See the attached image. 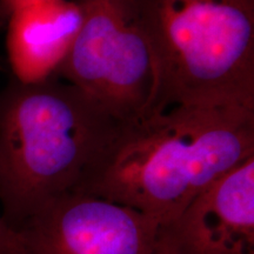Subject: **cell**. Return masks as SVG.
Returning <instances> with one entry per match:
<instances>
[{
	"mask_svg": "<svg viewBox=\"0 0 254 254\" xmlns=\"http://www.w3.org/2000/svg\"><path fill=\"white\" fill-rule=\"evenodd\" d=\"M161 228L136 209L72 192L47 202L17 232L23 254H160Z\"/></svg>",
	"mask_w": 254,
	"mask_h": 254,
	"instance_id": "5b68a950",
	"label": "cell"
},
{
	"mask_svg": "<svg viewBox=\"0 0 254 254\" xmlns=\"http://www.w3.org/2000/svg\"><path fill=\"white\" fill-rule=\"evenodd\" d=\"M160 254H163V253H161V251H160Z\"/></svg>",
	"mask_w": 254,
	"mask_h": 254,
	"instance_id": "30bf717a",
	"label": "cell"
},
{
	"mask_svg": "<svg viewBox=\"0 0 254 254\" xmlns=\"http://www.w3.org/2000/svg\"><path fill=\"white\" fill-rule=\"evenodd\" d=\"M120 124L57 75L9 82L0 92V212L9 226L77 192Z\"/></svg>",
	"mask_w": 254,
	"mask_h": 254,
	"instance_id": "7a4b0ae2",
	"label": "cell"
},
{
	"mask_svg": "<svg viewBox=\"0 0 254 254\" xmlns=\"http://www.w3.org/2000/svg\"><path fill=\"white\" fill-rule=\"evenodd\" d=\"M75 0H47L17 9L6 21V49L15 80L34 84L56 77L81 25Z\"/></svg>",
	"mask_w": 254,
	"mask_h": 254,
	"instance_id": "52a82bcc",
	"label": "cell"
},
{
	"mask_svg": "<svg viewBox=\"0 0 254 254\" xmlns=\"http://www.w3.org/2000/svg\"><path fill=\"white\" fill-rule=\"evenodd\" d=\"M254 155V107L180 105L122 123L77 192L167 226L195 196Z\"/></svg>",
	"mask_w": 254,
	"mask_h": 254,
	"instance_id": "6da1fadb",
	"label": "cell"
},
{
	"mask_svg": "<svg viewBox=\"0 0 254 254\" xmlns=\"http://www.w3.org/2000/svg\"><path fill=\"white\" fill-rule=\"evenodd\" d=\"M81 25L57 77L120 123L150 116L158 71L139 0H75Z\"/></svg>",
	"mask_w": 254,
	"mask_h": 254,
	"instance_id": "277c9868",
	"label": "cell"
},
{
	"mask_svg": "<svg viewBox=\"0 0 254 254\" xmlns=\"http://www.w3.org/2000/svg\"><path fill=\"white\" fill-rule=\"evenodd\" d=\"M41 1L47 0H0V25H5L9 15L17 9Z\"/></svg>",
	"mask_w": 254,
	"mask_h": 254,
	"instance_id": "9c48e42d",
	"label": "cell"
},
{
	"mask_svg": "<svg viewBox=\"0 0 254 254\" xmlns=\"http://www.w3.org/2000/svg\"><path fill=\"white\" fill-rule=\"evenodd\" d=\"M139 1L158 71L152 113L180 105L254 107V0Z\"/></svg>",
	"mask_w": 254,
	"mask_h": 254,
	"instance_id": "3957f363",
	"label": "cell"
},
{
	"mask_svg": "<svg viewBox=\"0 0 254 254\" xmlns=\"http://www.w3.org/2000/svg\"><path fill=\"white\" fill-rule=\"evenodd\" d=\"M0 254H23L21 238L2 217L0 212Z\"/></svg>",
	"mask_w": 254,
	"mask_h": 254,
	"instance_id": "ba28073f",
	"label": "cell"
},
{
	"mask_svg": "<svg viewBox=\"0 0 254 254\" xmlns=\"http://www.w3.org/2000/svg\"><path fill=\"white\" fill-rule=\"evenodd\" d=\"M163 254H254V155L161 228Z\"/></svg>",
	"mask_w": 254,
	"mask_h": 254,
	"instance_id": "8992f818",
	"label": "cell"
}]
</instances>
